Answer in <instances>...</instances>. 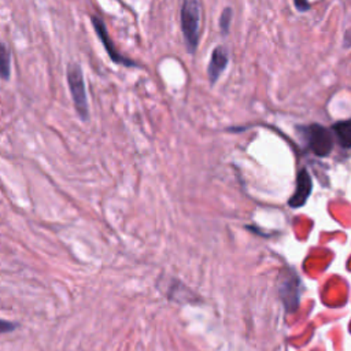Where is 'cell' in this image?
Here are the masks:
<instances>
[{"instance_id":"obj_7","label":"cell","mask_w":351,"mask_h":351,"mask_svg":"<svg viewBox=\"0 0 351 351\" xmlns=\"http://www.w3.org/2000/svg\"><path fill=\"white\" fill-rule=\"evenodd\" d=\"M228 64H229L228 50L224 46H217L211 53L210 64L207 66V76L211 86H214L218 81L224 70L228 68Z\"/></svg>"},{"instance_id":"obj_12","label":"cell","mask_w":351,"mask_h":351,"mask_svg":"<svg viewBox=\"0 0 351 351\" xmlns=\"http://www.w3.org/2000/svg\"><path fill=\"white\" fill-rule=\"evenodd\" d=\"M13 328H16V325L14 324H12V322H8L6 320H3L2 321V332H9V330H13Z\"/></svg>"},{"instance_id":"obj_9","label":"cell","mask_w":351,"mask_h":351,"mask_svg":"<svg viewBox=\"0 0 351 351\" xmlns=\"http://www.w3.org/2000/svg\"><path fill=\"white\" fill-rule=\"evenodd\" d=\"M0 76L5 81H9L12 77V54L6 43L0 46Z\"/></svg>"},{"instance_id":"obj_10","label":"cell","mask_w":351,"mask_h":351,"mask_svg":"<svg viewBox=\"0 0 351 351\" xmlns=\"http://www.w3.org/2000/svg\"><path fill=\"white\" fill-rule=\"evenodd\" d=\"M232 17H233V10L232 8H225L221 13L220 17V31L222 36H226L231 31V24H232Z\"/></svg>"},{"instance_id":"obj_1","label":"cell","mask_w":351,"mask_h":351,"mask_svg":"<svg viewBox=\"0 0 351 351\" xmlns=\"http://www.w3.org/2000/svg\"><path fill=\"white\" fill-rule=\"evenodd\" d=\"M180 17L187 51L190 54H195L199 46L202 23V6L199 0H183Z\"/></svg>"},{"instance_id":"obj_3","label":"cell","mask_w":351,"mask_h":351,"mask_svg":"<svg viewBox=\"0 0 351 351\" xmlns=\"http://www.w3.org/2000/svg\"><path fill=\"white\" fill-rule=\"evenodd\" d=\"M302 132L309 150L317 157H328L333 148V136L332 132L322 125L311 124L309 127L299 128Z\"/></svg>"},{"instance_id":"obj_2","label":"cell","mask_w":351,"mask_h":351,"mask_svg":"<svg viewBox=\"0 0 351 351\" xmlns=\"http://www.w3.org/2000/svg\"><path fill=\"white\" fill-rule=\"evenodd\" d=\"M66 80L69 86V91L75 103L76 113L83 122L90 120V105H88V95L87 87L84 80L83 69L79 64L70 62L66 69Z\"/></svg>"},{"instance_id":"obj_6","label":"cell","mask_w":351,"mask_h":351,"mask_svg":"<svg viewBox=\"0 0 351 351\" xmlns=\"http://www.w3.org/2000/svg\"><path fill=\"white\" fill-rule=\"evenodd\" d=\"M313 190V181L311 177L309 174V172L306 169L299 170L298 176H296V188L294 195L289 198L288 205L292 209H298L304 206V203L307 202L310 194Z\"/></svg>"},{"instance_id":"obj_5","label":"cell","mask_w":351,"mask_h":351,"mask_svg":"<svg viewBox=\"0 0 351 351\" xmlns=\"http://www.w3.org/2000/svg\"><path fill=\"white\" fill-rule=\"evenodd\" d=\"M300 280L294 272H285L280 276V295L288 310H295L299 303Z\"/></svg>"},{"instance_id":"obj_11","label":"cell","mask_w":351,"mask_h":351,"mask_svg":"<svg viewBox=\"0 0 351 351\" xmlns=\"http://www.w3.org/2000/svg\"><path fill=\"white\" fill-rule=\"evenodd\" d=\"M294 5L296 8V10L302 12V13H304V12H307L310 9L309 0H294Z\"/></svg>"},{"instance_id":"obj_8","label":"cell","mask_w":351,"mask_h":351,"mask_svg":"<svg viewBox=\"0 0 351 351\" xmlns=\"http://www.w3.org/2000/svg\"><path fill=\"white\" fill-rule=\"evenodd\" d=\"M332 132L343 148H351V120L339 121L332 125Z\"/></svg>"},{"instance_id":"obj_4","label":"cell","mask_w":351,"mask_h":351,"mask_svg":"<svg viewBox=\"0 0 351 351\" xmlns=\"http://www.w3.org/2000/svg\"><path fill=\"white\" fill-rule=\"evenodd\" d=\"M91 21H92L94 29H95V32H96V35H98L101 43L103 44L106 53L109 54L110 60H112L114 64L121 65V66H125V68H138V66H139L133 60L127 58V57H124L122 54H120V53L117 51V49H116V46H114V43H113V40H112L109 32H107V28H106L105 21H103L99 16H94V17L91 18Z\"/></svg>"}]
</instances>
